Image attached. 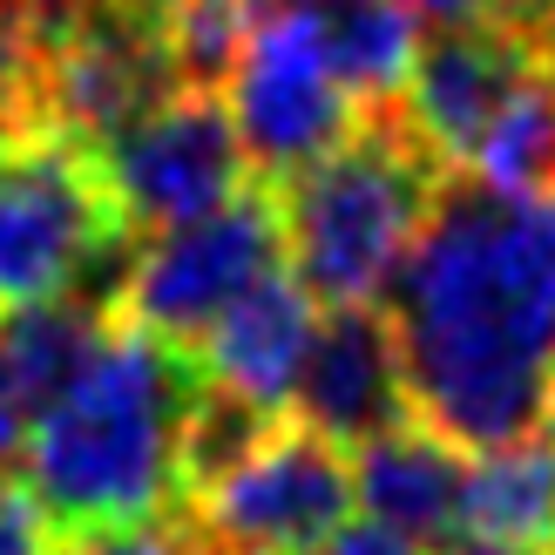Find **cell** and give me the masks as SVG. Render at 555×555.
Listing matches in <instances>:
<instances>
[{
	"instance_id": "1",
	"label": "cell",
	"mask_w": 555,
	"mask_h": 555,
	"mask_svg": "<svg viewBox=\"0 0 555 555\" xmlns=\"http://www.w3.org/2000/svg\"><path fill=\"white\" fill-rule=\"evenodd\" d=\"M406 406L461 454L535 434L555 373V197L440 183L386 285Z\"/></svg>"
},
{
	"instance_id": "2",
	"label": "cell",
	"mask_w": 555,
	"mask_h": 555,
	"mask_svg": "<svg viewBox=\"0 0 555 555\" xmlns=\"http://www.w3.org/2000/svg\"><path fill=\"white\" fill-rule=\"evenodd\" d=\"M197 400L204 373L183 346L108 319L81 379L27 427V494L62 535L143 529V521L183 515V448Z\"/></svg>"
},
{
	"instance_id": "3",
	"label": "cell",
	"mask_w": 555,
	"mask_h": 555,
	"mask_svg": "<svg viewBox=\"0 0 555 555\" xmlns=\"http://www.w3.org/2000/svg\"><path fill=\"white\" fill-rule=\"evenodd\" d=\"M440 183L448 177L400 122V108H366L346 143L271 190L292 278L319 305L386 298L413 237L427 231Z\"/></svg>"
},
{
	"instance_id": "4",
	"label": "cell",
	"mask_w": 555,
	"mask_h": 555,
	"mask_svg": "<svg viewBox=\"0 0 555 555\" xmlns=\"http://www.w3.org/2000/svg\"><path fill=\"white\" fill-rule=\"evenodd\" d=\"M129 251L135 231L81 143L35 129L0 156V319L54 298L116 312Z\"/></svg>"
},
{
	"instance_id": "5",
	"label": "cell",
	"mask_w": 555,
	"mask_h": 555,
	"mask_svg": "<svg viewBox=\"0 0 555 555\" xmlns=\"http://www.w3.org/2000/svg\"><path fill=\"white\" fill-rule=\"evenodd\" d=\"M352 521V454L278 421L183 494V529L204 555H319Z\"/></svg>"
},
{
	"instance_id": "6",
	"label": "cell",
	"mask_w": 555,
	"mask_h": 555,
	"mask_svg": "<svg viewBox=\"0 0 555 555\" xmlns=\"http://www.w3.org/2000/svg\"><path fill=\"white\" fill-rule=\"evenodd\" d=\"M278 258H285L278 197L264 183H244L231 204L190 217V224L135 237L122 292H116V319L190 352L244 292L264 285L278 271Z\"/></svg>"
},
{
	"instance_id": "7",
	"label": "cell",
	"mask_w": 555,
	"mask_h": 555,
	"mask_svg": "<svg viewBox=\"0 0 555 555\" xmlns=\"http://www.w3.org/2000/svg\"><path fill=\"white\" fill-rule=\"evenodd\" d=\"M224 89H231L224 116L237 129V150L264 177V190L298 177L305 163H319L359 122V102L346 95L312 14H285V8L258 14Z\"/></svg>"
},
{
	"instance_id": "8",
	"label": "cell",
	"mask_w": 555,
	"mask_h": 555,
	"mask_svg": "<svg viewBox=\"0 0 555 555\" xmlns=\"http://www.w3.org/2000/svg\"><path fill=\"white\" fill-rule=\"evenodd\" d=\"M89 156H95V170L129 231L190 224V217L231 204L251 183L237 129L210 89H170L156 108H143L129 129H116Z\"/></svg>"
},
{
	"instance_id": "9",
	"label": "cell",
	"mask_w": 555,
	"mask_h": 555,
	"mask_svg": "<svg viewBox=\"0 0 555 555\" xmlns=\"http://www.w3.org/2000/svg\"><path fill=\"white\" fill-rule=\"evenodd\" d=\"M292 421L312 427L332 448H366L386 427L413 421L400 346L379 305H332L312 332V352L292 386Z\"/></svg>"
},
{
	"instance_id": "10",
	"label": "cell",
	"mask_w": 555,
	"mask_h": 555,
	"mask_svg": "<svg viewBox=\"0 0 555 555\" xmlns=\"http://www.w3.org/2000/svg\"><path fill=\"white\" fill-rule=\"evenodd\" d=\"M535 27L494 21V27H454L440 41H421L406 89H400V122L421 135V150L440 170H461L475 135L488 129L494 102L508 95V81L529 68Z\"/></svg>"
},
{
	"instance_id": "11",
	"label": "cell",
	"mask_w": 555,
	"mask_h": 555,
	"mask_svg": "<svg viewBox=\"0 0 555 555\" xmlns=\"http://www.w3.org/2000/svg\"><path fill=\"white\" fill-rule=\"evenodd\" d=\"M312 332H319V298L292 271H271L264 285H251L190 346V359H197L210 393H224L251 413H285L298 366L312 352Z\"/></svg>"
},
{
	"instance_id": "12",
	"label": "cell",
	"mask_w": 555,
	"mask_h": 555,
	"mask_svg": "<svg viewBox=\"0 0 555 555\" xmlns=\"http://www.w3.org/2000/svg\"><path fill=\"white\" fill-rule=\"evenodd\" d=\"M461 494L467 454L440 440L427 421H400L366 448H352V502L366 508V521L406 535L413 548L461 542Z\"/></svg>"
},
{
	"instance_id": "13",
	"label": "cell",
	"mask_w": 555,
	"mask_h": 555,
	"mask_svg": "<svg viewBox=\"0 0 555 555\" xmlns=\"http://www.w3.org/2000/svg\"><path fill=\"white\" fill-rule=\"evenodd\" d=\"M461 542L488 555H555V440L521 434L467 461Z\"/></svg>"
},
{
	"instance_id": "14",
	"label": "cell",
	"mask_w": 555,
	"mask_h": 555,
	"mask_svg": "<svg viewBox=\"0 0 555 555\" xmlns=\"http://www.w3.org/2000/svg\"><path fill=\"white\" fill-rule=\"evenodd\" d=\"M467 183L502 190V197H555V35L535 27L529 68L494 102L488 129L467 150Z\"/></svg>"
},
{
	"instance_id": "15",
	"label": "cell",
	"mask_w": 555,
	"mask_h": 555,
	"mask_svg": "<svg viewBox=\"0 0 555 555\" xmlns=\"http://www.w3.org/2000/svg\"><path fill=\"white\" fill-rule=\"evenodd\" d=\"M325 54L339 68L346 95L366 108H400V89L413 62H421V21H413L406 0H359V8H339L319 21Z\"/></svg>"
},
{
	"instance_id": "16",
	"label": "cell",
	"mask_w": 555,
	"mask_h": 555,
	"mask_svg": "<svg viewBox=\"0 0 555 555\" xmlns=\"http://www.w3.org/2000/svg\"><path fill=\"white\" fill-rule=\"evenodd\" d=\"M108 305L89 298H54V305H27V312H8L0 325V346H8V366L21 379L27 413H41L48 400H62L81 379V366L95 359L102 332H108Z\"/></svg>"
},
{
	"instance_id": "17",
	"label": "cell",
	"mask_w": 555,
	"mask_h": 555,
	"mask_svg": "<svg viewBox=\"0 0 555 555\" xmlns=\"http://www.w3.org/2000/svg\"><path fill=\"white\" fill-rule=\"evenodd\" d=\"M150 14L177 89H217L251 41L264 0H150Z\"/></svg>"
},
{
	"instance_id": "18",
	"label": "cell",
	"mask_w": 555,
	"mask_h": 555,
	"mask_svg": "<svg viewBox=\"0 0 555 555\" xmlns=\"http://www.w3.org/2000/svg\"><path fill=\"white\" fill-rule=\"evenodd\" d=\"M48 555H190L170 521H143V529H75L48 542Z\"/></svg>"
},
{
	"instance_id": "19",
	"label": "cell",
	"mask_w": 555,
	"mask_h": 555,
	"mask_svg": "<svg viewBox=\"0 0 555 555\" xmlns=\"http://www.w3.org/2000/svg\"><path fill=\"white\" fill-rule=\"evenodd\" d=\"M0 555H48V515L8 467H0Z\"/></svg>"
},
{
	"instance_id": "20",
	"label": "cell",
	"mask_w": 555,
	"mask_h": 555,
	"mask_svg": "<svg viewBox=\"0 0 555 555\" xmlns=\"http://www.w3.org/2000/svg\"><path fill=\"white\" fill-rule=\"evenodd\" d=\"M413 21L421 27H440V35H454V27H494V21H521V0H406Z\"/></svg>"
},
{
	"instance_id": "21",
	"label": "cell",
	"mask_w": 555,
	"mask_h": 555,
	"mask_svg": "<svg viewBox=\"0 0 555 555\" xmlns=\"http://www.w3.org/2000/svg\"><path fill=\"white\" fill-rule=\"evenodd\" d=\"M27 427H35V413H27L21 379H14V366H8V346H0V467H14V461H21Z\"/></svg>"
},
{
	"instance_id": "22",
	"label": "cell",
	"mask_w": 555,
	"mask_h": 555,
	"mask_svg": "<svg viewBox=\"0 0 555 555\" xmlns=\"http://www.w3.org/2000/svg\"><path fill=\"white\" fill-rule=\"evenodd\" d=\"M319 555H427V548H413L406 535H393V529H379V521H346V529H332V542L319 548Z\"/></svg>"
},
{
	"instance_id": "23",
	"label": "cell",
	"mask_w": 555,
	"mask_h": 555,
	"mask_svg": "<svg viewBox=\"0 0 555 555\" xmlns=\"http://www.w3.org/2000/svg\"><path fill=\"white\" fill-rule=\"evenodd\" d=\"M21 135H35V108H27V95L14 81H0V156H8Z\"/></svg>"
},
{
	"instance_id": "24",
	"label": "cell",
	"mask_w": 555,
	"mask_h": 555,
	"mask_svg": "<svg viewBox=\"0 0 555 555\" xmlns=\"http://www.w3.org/2000/svg\"><path fill=\"white\" fill-rule=\"evenodd\" d=\"M271 8H285V14H312V21H325V14H339V8H359V0H271Z\"/></svg>"
},
{
	"instance_id": "25",
	"label": "cell",
	"mask_w": 555,
	"mask_h": 555,
	"mask_svg": "<svg viewBox=\"0 0 555 555\" xmlns=\"http://www.w3.org/2000/svg\"><path fill=\"white\" fill-rule=\"evenodd\" d=\"M542 427H548V440H555V373H548V393H542Z\"/></svg>"
},
{
	"instance_id": "26",
	"label": "cell",
	"mask_w": 555,
	"mask_h": 555,
	"mask_svg": "<svg viewBox=\"0 0 555 555\" xmlns=\"http://www.w3.org/2000/svg\"><path fill=\"white\" fill-rule=\"evenodd\" d=\"M542 8H548V14H555V0H542ZM542 35H555V21H548V27H542Z\"/></svg>"
},
{
	"instance_id": "27",
	"label": "cell",
	"mask_w": 555,
	"mask_h": 555,
	"mask_svg": "<svg viewBox=\"0 0 555 555\" xmlns=\"http://www.w3.org/2000/svg\"><path fill=\"white\" fill-rule=\"evenodd\" d=\"M448 555H488V548H448Z\"/></svg>"
}]
</instances>
